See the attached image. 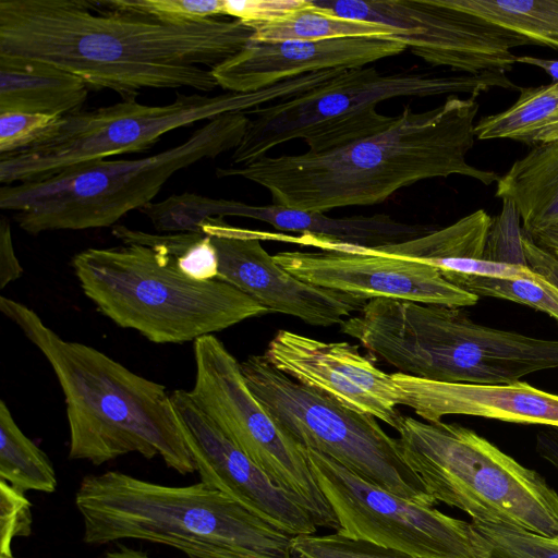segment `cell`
Returning a JSON list of instances; mask_svg holds the SVG:
<instances>
[{"label": "cell", "instance_id": "14", "mask_svg": "<svg viewBox=\"0 0 558 558\" xmlns=\"http://www.w3.org/2000/svg\"><path fill=\"white\" fill-rule=\"evenodd\" d=\"M313 246L322 251H283L274 259L304 282L367 301L384 298L461 308L480 300L424 263L320 238L314 239Z\"/></svg>", "mask_w": 558, "mask_h": 558}, {"label": "cell", "instance_id": "3", "mask_svg": "<svg viewBox=\"0 0 558 558\" xmlns=\"http://www.w3.org/2000/svg\"><path fill=\"white\" fill-rule=\"evenodd\" d=\"M10 318L49 362L62 388L69 459L101 465L129 453L160 457L181 475L196 472L171 396L99 350L61 338L29 307L0 298Z\"/></svg>", "mask_w": 558, "mask_h": 558}, {"label": "cell", "instance_id": "31", "mask_svg": "<svg viewBox=\"0 0 558 558\" xmlns=\"http://www.w3.org/2000/svg\"><path fill=\"white\" fill-rule=\"evenodd\" d=\"M61 117L21 111L0 112V155L24 150L45 138Z\"/></svg>", "mask_w": 558, "mask_h": 558}, {"label": "cell", "instance_id": "2", "mask_svg": "<svg viewBox=\"0 0 558 558\" xmlns=\"http://www.w3.org/2000/svg\"><path fill=\"white\" fill-rule=\"evenodd\" d=\"M476 96H449L429 110L404 107L385 131L337 150L265 156L218 168L265 187L272 204L311 213L385 202L400 189L433 178L464 175L484 185L500 175L466 161L474 145Z\"/></svg>", "mask_w": 558, "mask_h": 558}, {"label": "cell", "instance_id": "20", "mask_svg": "<svg viewBox=\"0 0 558 558\" xmlns=\"http://www.w3.org/2000/svg\"><path fill=\"white\" fill-rule=\"evenodd\" d=\"M199 213L204 219L228 216L251 218L281 231L300 232L364 247L400 243L433 231L426 226L404 223L385 214L336 218L323 213L304 211L277 204L251 205L207 196L201 201Z\"/></svg>", "mask_w": 558, "mask_h": 558}, {"label": "cell", "instance_id": "41", "mask_svg": "<svg viewBox=\"0 0 558 558\" xmlns=\"http://www.w3.org/2000/svg\"><path fill=\"white\" fill-rule=\"evenodd\" d=\"M100 558H151L147 553L134 549L122 543H116V548L107 550Z\"/></svg>", "mask_w": 558, "mask_h": 558}, {"label": "cell", "instance_id": "23", "mask_svg": "<svg viewBox=\"0 0 558 558\" xmlns=\"http://www.w3.org/2000/svg\"><path fill=\"white\" fill-rule=\"evenodd\" d=\"M492 226L490 216L477 209L442 229L367 250L424 264L440 258H483Z\"/></svg>", "mask_w": 558, "mask_h": 558}, {"label": "cell", "instance_id": "33", "mask_svg": "<svg viewBox=\"0 0 558 558\" xmlns=\"http://www.w3.org/2000/svg\"><path fill=\"white\" fill-rule=\"evenodd\" d=\"M32 502L25 493L0 480V558H14L12 542L32 534Z\"/></svg>", "mask_w": 558, "mask_h": 558}, {"label": "cell", "instance_id": "19", "mask_svg": "<svg viewBox=\"0 0 558 558\" xmlns=\"http://www.w3.org/2000/svg\"><path fill=\"white\" fill-rule=\"evenodd\" d=\"M392 376L401 391L400 404L426 422H439L446 415H470L558 428V395L524 381L488 385L434 381L400 373Z\"/></svg>", "mask_w": 558, "mask_h": 558}, {"label": "cell", "instance_id": "17", "mask_svg": "<svg viewBox=\"0 0 558 558\" xmlns=\"http://www.w3.org/2000/svg\"><path fill=\"white\" fill-rule=\"evenodd\" d=\"M264 357L293 380L398 429L400 388L392 374L376 367L356 345L281 329L269 341Z\"/></svg>", "mask_w": 558, "mask_h": 558}, {"label": "cell", "instance_id": "24", "mask_svg": "<svg viewBox=\"0 0 558 558\" xmlns=\"http://www.w3.org/2000/svg\"><path fill=\"white\" fill-rule=\"evenodd\" d=\"M252 40H324L342 37H378L397 40L398 32L381 24L352 21L323 11L312 0L274 22L252 26Z\"/></svg>", "mask_w": 558, "mask_h": 558}, {"label": "cell", "instance_id": "21", "mask_svg": "<svg viewBox=\"0 0 558 558\" xmlns=\"http://www.w3.org/2000/svg\"><path fill=\"white\" fill-rule=\"evenodd\" d=\"M89 86L48 62L0 54V112L68 117L82 111Z\"/></svg>", "mask_w": 558, "mask_h": 558}, {"label": "cell", "instance_id": "38", "mask_svg": "<svg viewBox=\"0 0 558 558\" xmlns=\"http://www.w3.org/2000/svg\"><path fill=\"white\" fill-rule=\"evenodd\" d=\"M529 236L536 245L550 253L558 260V222Z\"/></svg>", "mask_w": 558, "mask_h": 558}, {"label": "cell", "instance_id": "6", "mask_svg": "<svg viewBox=\"0 0 558 558\" xmlns=\"http://www.w3.org/2000/svg\"><path fill=\"white\" fill-rule=\"evenodd\" d=\"M244 112L207 121L184 142L140 159L95 160L38 181L2 185L0 208L14 211L25 232L113 227L125 214L153 203L178 171L213 159L241 143Z\"/></svg>", "mask_w": 558, "mask_h": 558}, {"label": "cell", "instance_id": "42", "mask_svg": "<svg viewBox=\"0 0 558 558\" xmlns=\"http://www.w3.org/2000/svg\"><path fill=\"white\" fill-rule=\"evenodd\" d=\"M558 138V120L546 126L536 137V144ZM535 144V145H536Z\"/></svg>", "mask_w": 558, "mask_h": 558}, {"label": "cell", "instance_id": "16", "mask_svg": "<svg viewBox=\"0 0 558 558\" xmlns=\"http://www.w3.org/2000/svg\"><path fill=\"white\" fill-rule=\"evenodd\" d=\"M170 396L201 482L292 536L315 534L310 513L221 432L189 391L178 389Z\"/></svg>", "mask_w": 558, "mask_h": 558}, {"label": "cell", "instance_id": "25", "mask_svg": "<svg viewBox=\"0 0 558 558\" xmlns=\"http://www.w3.org/2000/svg\"><path fill=\"white\" fill-rule=\"evenodd\" d=\"M558 120V82L521 87L508 109L486 116L475 124L478 140L507 138L535 145L542 130Z\"/></svg>", "mask_w": 558, "mask_h": 558}, {"label": "cell", "instance_id": "29", "mask_svg": "<svg viewBox=\"0 0 558 558\" xmlns=\"http://www.w3.org/2000/svg\"><path fill=\"white\" fill-rule=\"evenodd\" d=\"M471 523L488 544V558H558V534L544 536L508 524Z\"/></svg>", "mask_w": 558, "mask_h": 558}, {"label": "cell", "instance_id": "1", "mask_svg": "<svg viewBox=\"0 0 558 558\" xmlns=\"http://www.w3.org/2000/svg\"><path fill=\"white\" fill-rule=\"evenodd\" d=\"M254 32L235 19L172 22L111 0L0 1V54L51 63L123 100L145 88L213 92L211 70Z\"/></svg>", "mask_w": 558, "mask_h": 558}, {"label": "cell", "instance_id": "18", "mask_svg": "<svg viewBox=\"0 0 558 558\" xmlns=\"http://www.w3.org/2000/svg\"><path fill=\"white\" fill-rule=\"evenodd\" d=\"M407 49L402 41L378 37L272 43L251 39L211 72L222 89L252 93L313 72L367 66Z\"/></svg>", "mask_w": 558, "mask_h": 558}, {"label": "cell", "instance_id": "36", "mask_svg": "<svg viewBox=\"0 0 558 558\" xmlns=\"http://www.w3.org/2000/svg\"><path fill=\"white\" fill-rule=\"evenodd\" d=\"M23 274V268L15 254L11 225L7 217L0 220V288H5L9 283L19 279Z\"/></svg>", "mask_w": 558, "mask_h": 558}, {"label": "cell", "instance_id": "10", "mask_svg": "<svg viewBox=\"0 0 558 558\" xmlns=\"http://www.w3.org/2000/svg\"><path fill=\"white\" fill-rule=\"evenodd\" d=\"M245 381L277 425L366 482L418 505L437 500L403 460L398 439L376 417L350 409L275 368L264 355L241 363Z\"/></svg>", "mask_w": 558, "mask_h": 558}, {"label": "cell", "instance_id": "27", "mask_svg": "<svg viewBox=\"0 0 558 558\" xmlns=\"http://www.w3.org/2000/svg\"><path fill=\"white\" fill-rule=\"evenodd\" d=\"M527 38L558 50V0H447Z\"/></svg>", "mask_w": 558, "mask_h": 558}, {"label": "cell", "instance_id": "26", "mask_svg": "<svg viewBox=\"0 0 558 558\" xmlns=\"http://www.w3.org/2000/svg\"><path fill=\"white\" fill-rule=\"evenodd\" d=\"M0 480L24 493L52 494L58 486L50 459L21 430L4 400L0 401Z\"/></svg>", "mask_w": 558, "mask_h": 558}, {"label": "cell", "instance_id": "34", "mask_svg": "<svg viewBox=\"0 0 558 558\" xmlns=\"http://www.w3.org/2000/svg\"><path fill=\"white\" fill-rule=\"evenodd\" d=\"M448 281L454 276H480L498 279H531L539 275L526 265L497 262L485 258H440L427 263Z\"/></svg>", "mask_w": 558, "mask_h": 558}, {"label": "cell", "instance_id": "30", "mask_svg": "<svg viewBox=\"0 0 558 558\" xmlns=\"http://www.w3.org/2000/svg\"><path fill=\"white\" fill-rule=\"evenodd\" d=\"M292 558H422L335 532L298 535L291 541Z\"/></svg>", "mask_w": 558, "mask_h": 558}, {"label": "cell", "instance_id": "40", "mask_svg": "<svg viewBox=\"0 0 558 558\" xmlns=\"http://www.w3.org/2000/svg\"><path fill=\"white\" fill-rule=\"evenodd\" d=\"M537 451L544 459L558 469V441L539 434L537 436Z\"/></svg>", "mask_w": 558, "mask_h": 558}, {"label": "cell", "instance_id": "32", "mask_svg": "<svg viewBox=\"0 0 558 558\" xmlns=\"http://www.w3.org/2000/svg\"><path fill=\"white\" fill-rule=\"evenodd\" d=\"M119 8L172 22L201 21L222 15L223 0H111Z\"/></svg>", "mask_w": 558, "mask_h": 558}, {"label": "cell", "instance_id": "39", "mask_svg": "<svg viewBox=\"0 0 558 558\" xmlns=\"http://www.w3.org/2000/svg\"><path fill=\"white\" fill-rule=\"evenodd\" d=\"M517 63L537 66L545 71L554 82H558V60L522 56L517 58Z\"/></svg>", "mask_w": 558, "mask_h": 558}, {"label": "cell", "instance_id": "4", "mask_svg": "<svg viewBox=\"0 0 558 558\" xmlns=\"http://www.w3.org/2000/svg\"><path fill=\"white\" fill-rule=\"evenodd\" d=\"M74 504L87 545L130 539L187 558H292V535L201 481L171 486L120 471L88 474Z\"/></svg>", "mask_w": 558, "mask_h": 558}, {"label": "cell", "instance_id": "15", "mask_svg": "<svg viewBox=\"0 0 558 558\" xmlns=\"http://www.w3.org/2000/svg\"><path fill=\"white\" fill-rule=\"evenodd\" d=\"M199 232L209 236L218 255V277L269 312L294 316L316 327L341 324L367 302L361 296L310 284L288 272L260 244L256 230L210 218Z\"/></svg>", "mask_w": 558, "mask_h": 558}, {"label": "cell", "instance_id": "28", "mask_svg": "<svg viewBox=\"0 0 558 558\" xmlns=\"http://www.w3.org/2000/svg\"><path fill=\"white\" fill-rule=\"evenodd\" d=\"M450 283L472 294L512 301L546 313L558 323V287L539 276L531 279H498L454 276Z\"/></svg>", "mask_w": 558, "mask_h": 558}, {"label": "cell", "instance_id": "13", "mask_svg": "<svg viewBox=\"0 0 558 558\" xmlns=\"http://www.w3.org/2000/svg\"><path fill=\"white\" fill-rule=\"evenodd\" d=\"M325 12L371 22L398 32L411 52L433 66L458 73L509 72L512 49L533 45L527 38L447 0H312Z\"/></svg>", "mask_w": 558, "mask_h": 558}, {"label": "cell", "instance_id": "37", "mask_svg": "<svg viewBox=\"0 0 558 558\" xmlns=\"http://www.w3.org/2000/svg\"><path fill=\"white\" fill-rule=\"evenodd\" d=\"M521 246L529 268L558 287V260L522 231Z\"/></svg>", "mask_w": 558, "mask_h": 558}, {"label": "cell", "instance_id": "12", "mask_svg": "<svg viewBox=\"0 0 558 558\" xmlns=\"http://www.w3.org/2000/svg\"><path fill=\"white\" fill-rule=\"evenodd\" d=\"M305 453L340 535L422 558H488L471 522L377 487L316 450Z\"/></svg>", "mask_w": 558, "mask_h": 558}, {"label": "cell", "instance_id": "7", "mask_svg": "<svg viewBox=\"0 0 558 558\" xmlns=\"http://www.w3.org/2000/svg\"><path fill=\"white\" fill-rule=\"evenodd\" d=\"M493 88L520 89L506 72L381 73L374 66L345 70L315 89L246 112L247 126L231 155V166L254 162L292 140L304 141L311 153H325L383 132L396 119L377 110L387 99L458 94L477 97Z\"/></svg>", "mask_w": 558, "mask_h": 558}, {"label": "cell", "instance_id": "35", "mask_svg": "<svg viewBox=\"0 0 558 558\" xmlns=\"http://www.w3.org/2000/svg\"><path fill=\"white\" fill-rule=\"evenodd\" d=\"M307 0H223L222 15L250 26L279 20L299 10Z\"/></svg>", "mask_w": 558, "mask_h": 558}, {"label": "cell", "instance_id": "11", "mask_svg": "<svg viewBox=\"0 0 558 558\" xmlns=\"http://www.w3.org/2000/svg\"><path fill=\"white\" fill-rule=\"evenodd\" d=\"M193 401L268 478L312 517L316 526L338 530L317 485L305 448L284 433L248 388L241 363L214 335L193 342Z\"/></svg>", "mask_w": 558, "mask_h": 558}, {"label": "cell", "instance_id": "9", "mask_svg": "<svg viewBox=\"0 0 558 558\" xmlns=\"http://www.w3.org/2000/svg\"><path fill=\"white\" fill-rule=\"evenodd\" d=\"M313 86L312 76L303 75L252 93L227 92L215 96L179 93L166 105L151 106L129 99L82 110L63 117L37 144L0 155V183L38 181L73 166L143 151L177 129L227 113H246L304 94Z\"/></svg>", "mask_w": 558, "mask_h": 558}, {"label": "cell", "instance_id": "5", "mask_svg": "<svg viewBox=\"0 0 558 558\" xmlns=\"http://www.w3.org/2000/svg\"><path fill=\"white\" fill-rule=\"evenodd\" d=\"M71 264L102 315L155 343L194 342L270 313L223 281L185 277L170 256L140 243L86 248Z\"/></svg>", "mask_w": 558, "mask_h": 558}, {"label": "cell", "instance_id": "22", "mask_svg": "<svg viewBox=\"0 0 558 558\" xmlns=\"http://www.w3.org/2000/svg\"><path fill=\"white\" fill-rule=\"evenodd\" d=\"M496 197L513 208L527 235L558 222V138L514 161L497 181Z\"/></svg>", "mask_w": 558, "mask_h": 558}, {"label": "cell", "instance_id": "8", "mask_svg": "<svg viewBox=\"0 0 558 558\" xmlns=\"http://www.w3.org/2000/svg\"><path fill=\"white\" fill-rule=\"evenodd\" d=\"M397 432L403 460L437 502L472 521L558 534V493L474 430L402 415Z\"/></svg>", "mask_w": 558, "mask_h": 558}]
</instances>
